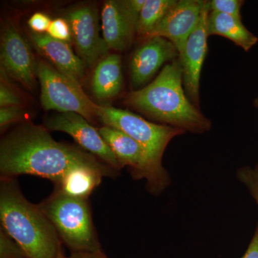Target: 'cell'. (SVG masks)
Returning a JSON list of instances; mask_svg holds the SVG:
<instances>
[{
	"mask_svg": "<svg viewBox=\"0 0 258 258\" xmlns=\"http://www.w3.org/2000/svg\"><path fill=\"white\" fill-rule=\"evenodd\" d=\"M81 166H106L92 154L56 142L42 125L23 123L0 144L1 178L28 174L50 179L56 184L68 171Z\"/></svg>",
	"mask_w": 258,
	"mask_h": 258,
	"instance_id": "cell-1",
	"label": "cell"
},
{
	"mask_svg": "<svg viewBox=\"0 0 258 258\" xmlns=\"http://www.w3.org/2000/svg\"><path fill=\"white\" fill-rule=\"evenodd\" d=\"M183 86L182 68L177 58L166 64L152 83L129 93L125 103L154 120L185 132H209L211 120L189 101Z\"/></svg>",
	"mask_w": 258,
	"mask_h": 258,
	"instance_id": "cell-2",
	"label": "cell"
},
{
	"mask_svg": "<svg viewBox=\"0 0 258 258\" xmlns=\"http://www.w3.org/2000/svg\"><path fill=\"white\" fill-rule=\"evenodd\" d=\"M0 220L30 258H57L62 252L55 227L39 205L25 199L15 178H1Z\"/></svg>",
	"mask_w": 258,
	"mask_h": 258,
	"instance_id": "cell-3",
	"label": "cell"
},
{
	"mask_svg": "<svg viewBox=\"0 0 258 258\" xmlns=\"http://www.w3.org/2000/svg\"><path fill=\"white\" fill-rule=\"evenodd\" d=\"M96 114L103 124L121 131L144 148L154 173L166 189L170 179L162 166L163 155L171 141L185 132L171 125L156 124L132 112L109 106L97 105Z\"/></svg>",
	"mask_w": 258,
	"mask_h": 258,
	"instance_id": "cell-4",
	"label": "cell"
},
{
	"mask_svg": "<svg viewBox=\"0 0 258 258\" xmlns=\"http://www.w3.org/2000/svg\"><path fill=\"white\" fill-rule=\"evenodd\" d=\"M38 205L72 252L101 251L88 200L71 198L55 190Z\"/></svg>",
	"mask_w": 258,
	"mask_h": 258,
	"instance_id": "cell-5",
	"label": "cell"
},
{
	"mask_svg": "<svg viewBox=\"0 0 258 258\" xmlns=\"http://www.w3.org/2000/svg\"><path fill=\"white\" fill-rule=\"evenodd\" d=\"M36 72L41 86L40 101L44 109L79 113L89 122L98 118L97 104L83 92L80 83L42 60L37 61Z\"/></svg>",
	"mask_w": 258,
	"mask_h": 258,
	"instance_id": "cell-6",
	"label": "cell"
},
{
	"mask_svg": "<svg viewBox=\"0 0 258 258\" xmlns=\"http://www.w3.org/2000/svg\"><path fill=\"white\" fill-rule=\"evenodd\" d=\"M147 0H109L101 13L103 38L108 50L123 52L132 45Z\"/></svg>",
	"mask_w": 258,
	"mask_h": 258,
	"instance_id": "cell-7",
	"label": "cell"
},
{
	"mask_svg": "<svg viewBox=\"0 0 258 258\" xmlns=\"http://www.w3.org/2000/svg\"><path fill=\"white\" fill-rule=\"evenodd\" d=\"M98 130L120 165L128 166L134 179L147 180L148 191L152 195H159L165 189L154 173L147 152L138 142L113 127L104 125Z\"/></svg>",
	"mask_w": 258,
	"mask_h": 258,
	"instance_id": "cell-8",
	"label": "cell"
},
{
	"mask_svg": "<svg viewBox=\"0 0 258 258\" xmlns=\"http://www.w3.org/2000/svg\"><path fill=\"white\" fill-rule=\"evenodd\" d=\"M45 127L69 134L81 147L99 158L115 172L123 168L99 130L79 113L67 112L52 115L45 120Z\"/></svg>",
	"mask_w": 258,
	"mask_h": 258,
	"instance_id": "cell-9",
	"label": "cell"
},
{
	"mask_svg": "<svg viewBox=\"0 0 258 258\" xmlns=\"http://www.w3.org/2000/svg\"><path fill=\"white\" fill-rule=\"evenodd\" d=\"M66 20L79 57L87 67L96 66L109 50L100 36L98 11L93 7H80L69 12Z\"/></svg>",
	"mask_w": 258,
	"mask_h": 258,
	"instance_id": "cell-10",
	"label": "cell"
},
{
	"mask_svg": "<svg viewBox=\"0 0 258 258\" xmlns=\"http://www.w3.org/2000/svg\"><path fill=\"white\" fill-rule=\"evenodd\" d=\"M1 71L29 90L36 85L37 62L31 49L14 24L5 25L1 43Z\"/></svg>",
	"mask_w": 258,
	"mask_h": 258,
	"instance_id": "cell-11",
	"label": "cell"
},
{
	"mask_svg": "<svg viewBox=\"0 0 258 258\" xmlns=\"http://www.w3.org/2000/svg\"><path fill=\"white\" fill-rule=\"evenodd\" d=\"M209 1L204 8L198 26L186 42L179 60L183 71V84L186 96L195 106L200 107V77L208 52Z\"/></svg>",
	"mask_w": 258,
	"mask_h": 258,
	"instance_id": "cell-12",
	"label": "cell"
},
{
	"mask_svg": "<svg viewBox=\"0 0 258 258\" xmlns=\"http://www.w3.org/2000/svg\"><path fill=\"white\" fill-rule=\"evenodd\" d=\"M207 1L179 0L147 39L161 37L174 44L179 53L198 26Z\"/></svg>",
	"mask_w": 258,
	"mask_h": 258,
	"instance_id": "cell-13",
	"label": "cell"
},
{
	"mask_svg": "<svg viewBox=\"0 0 258 258\" xmlns=\"http://www.w3.org/2000/svg\"><path fill=\"white\" fill-rule=\"evenodd\" d=\"M172 42L161 37H150L137 48L131 59L130 75L134 88L143 86L168 61L179 58Z\"/></svg>",
	"mask_w": 258,
	"mask_h": 258,
	"instance_id": "cell-14",
	"label": "cell"
},
{
	"mask_svg": "<svg viewBox=\"0 0 258 258\" xmlns=\"http://www.w3.org/2000/svg\"><path fill=\"white\" fill-rule=\"evenodd\" d=\"M30 38L35 48L50 60L56 69L79 83L84 76L86 66L74 53L69 42L55 40L47 33H32Z\"/></svg>",
	"mask_w": 258,
	"mask_h": 258,
	"instance_id": "cell-15",
	"label": "cell"
},
{
	"mask_svg": "<svg viewBox=\"0 0 258 258\" xmlns=\"http://www.w3.org/2000/svg\"><path fill=\"white\" fill-rule=\"evenodd\" d=\"M111 170L113 169L107 166H77L64 174L55 184V190L71 198L88 200L101 184L103 176H111Z\"/></svg>",
	"mask_w": 258,
	"mask_h": 258,
	"instance_id": "cell-16",
	"label": "cell"
},
{
	"mask_svg": "<svg viewBox=\"0 0 258 258\" xmlns=\"http://www.w3.org/2000/svg\"><path fill=\"white\" fill-rule=\"evenodd\" d=\"M123 84L121 59L110 54L100 61L93 73L92 92L97 100L106 102L119 94Z\"/></svg>",
	"mask_w": 258,
	"mask_h": 258,
	"instance_id": "cell-17",
	"label": "cell"
},
{
	"mask_svg": "<svg viewBox=\"0 0 258 258\" xmlns=\"http://www.w3.org/2000/svg\"><path fill=\"white\" fill-rule=\"evenodd\" d=\"M208 32L210 35L225 37L237 46L248 52L258 42V37L249 31L242 19L210 11L208 18Z\"/></svg>",
	"mask_w": 258,
	"mask_h": 258,
	"instance_id": "cell-18",
	"label": "cell"
},
{
	"mask_svg": "<svg viewBox=\"0 0 258 258\" xmlns=\"http://www.w3.org/2000/svg\"><path fill=\"white\" fill-rule=\"evenodd\" d=\"M177 0H147L137 23V33L147 37L164 19Z\"/></svg>",
	"mask_w": 258,
	"mask_h": 258,
	"instance_id": "cell-19",
	"label": "cell"
},
{
	"mask_svg": "<svg viewBox=\"0 0 258 258\" xmlns=\"http://www.w3.org/2000/svg\"><path fill=\"white\" fill-rule=\"evenodd\" d=\"M0 258H30L2 227L0 228Z\"/></svg>",
	"mask_w": 258,
	"mask_h": 258,
	"instance_id": "cell-20",
	"label": "cell"
},
{
	"mask_svg": "<svg viewBox=\"0 0 258 258\" xmlns=\"http://www.w3.org/2000/svg\"><path fill=\"white\" fill-rule=\"evenodd\" d=\"M237 177L245 185L258 206V164L254 167L240 168L237 170Z\"/></svg>",
	"mask_w": 258,
	"mask_h": 258,
	"instance_id": "cell-21",
	"label": "cell"
},
{
	"mask_svg": "<svg viewBox=\"0 0 258 258\" xmlns=\"http://www.w3.org/2000/svg\"><path fill=\"white\" fill-rule=\"evenodd\" d=\"M244 4L242 0H212L209 1L210 11L228 15L241 19V8Z\"/></svg>",
	"mask_w": 258,
	"mask_h": 258,
	"instance_id": "cell-22",
	"label": "cell"
},
{
	"mask_svg": "<svg viewBox=\"0 0 258 258\" xmlns=\"http://www.w3.org/2000/svg\"><path fill=\"white\" fill-rule=\"evenodd\" d=\"M47 34L52 38L60 41L70 42L72 38V32L69 22L62 18L52 20Z\"/></svg>",
	"mask_w": 258,
	"mask_h": 258,
	"instance_id": "cell-23",
	"label": "cell"
},
{
	"mask_svg": "<svg viewBox=\"0 0 258 258\" xmlns=\"http://www.w3.org/2000/svg\"><path fill=\"white\" fill-rule=\"evenodd\" d=\"M23 110L20 106L3 107L0 108V125L1 128L22 119Z\"/></svg>",
	"mask_w": 258,
	"mask_h": 258,
	"instance_id": "cell-24",
	"label": "cell"
},
{
	"mask_svg": "<svg viewBox=\"0 0 258 258\" xmlns=\"http://www.w3.org/2000/svg\"><path fill=\"white\" fill-rule=\"evenodd\" d=\"M21 98L18 95L9 87V86L5 84L2 81L0 85V106H20L21 105Z\"/></svg>",
	"mask_w": 258,
	"mask_h": 258,
	"instance_id": "cell-25",
	"label": "cell"
},
{
	"mask_svg": "<svg viewBox=\"0 0 258 258\" xmlns=\"http://www.w3.org/2000/svg\"><path fill=\"white\" fill-rule=\"evenodd\" d=\"M50 18L42 13H36L32 15L28 20V25L34 33L45 34L51 23Z\"/></svg>",
	"mask_w": 258,
	"mask_h": 258,
	"instance_id": "cell-26",
	"label": "cell"
},
{
	"mask_svg": "<svg viewBox=\"0 0 258 258\" xmlns=\"http://www.w3.org/2000/svg\"><path fill=\"white\" fill-rule=\"evenodd\" d=\"M242 258H258V223L248 248Z\"/></svg>",
	"mask_w": 258,
	"mask_h": 258,
	"instance_id": "cell-27",
	"label": "cell"
},
{
	"mask_svg": "<svg viewBox=\"0 0 258 258\" xmlns=\"http://www.w3.org/2000/svg\"><path fill=\"white\" fill-rule=\"evenodd\" d=\"M68 258H108L102 251L96 252H72Z\"/></svg>",
	"mask_w": 258,
	"mask_h": 258,
	"instance_id": "cell-28",
	"label": "cell"
},
{
	"mask_svg": "<svg viewBox=\"0 0 258 258\" xmlns=\"http://www.w3.org/2000/svg\"><path fill=\"white\" fill-rule=\"evenodd\" d=\"M254 106L256 108H258V96L254 99Z\"/></svg>",
	"mask_w": 258,
	"mask_h": 258,
	"instance_id": "cell-29",
	"label": "cell"
},
{
	"mask_svg": "<svg viewBox=\"0 0 258 258\" xmlns=\"http://www.w3.org/2000/svg\"><path fill=\"white\" fill-rule=\"evenodd\" d=\"M57 258H66L64 257L63 253H62V252H60V254H59L58 257Z\"/></svg>",
	"mask_w": 258,
	"mask_h": 258,
	"instance_id": "cell-30",
	"label": "cell"
}]
</instances>
